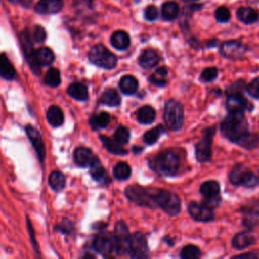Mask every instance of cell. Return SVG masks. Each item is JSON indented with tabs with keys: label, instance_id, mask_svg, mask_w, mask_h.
<instances>
[{
	"label": "cell",
	"instance_id": "cell-1",
	"mask_svg": "<svg viewBox=\"0 0 259 259\" xmlns=\"http://www.w3.org/2000/svg\"><path fill=\"white\" fill-rule=\"evenodd\" d=\"M220 128L226 139L245 149H254L259 144L258 135L250 132L248 120L243 112H229Z\"/></svg>",
	"mask_w": 259,
	"mask_h": 259
},
{
	"label": "cell",
	"instance_id": "cell-2",
	"mask_svg": "<svg viewBox=\"0 0 259 259\" xmlns=\"http://www.w3.org/2000/svg\"><path fill=\"white\" fill-rule=\"evenodd\" d=\"M152 200L155 206L162 208L170 215H176L180 211V198L168 190L152 188Z\"/></svg>",
	"mask_w": 259,
	"mask_h": 259
},
{
	"label": "cell",
	"instance_id": "cell-3",
	"mask_svg": "<svg viewBox=\"0 0 259 259\" xmlns=\"http://www.w3.org/2000/svg\"><path fill=\"white\" fill-rule=\"evenodd\" d=\"M150 166L160 174L174 175L178 171L179 159L173 152L165 151L153 158Z\"/></svg>",
	"mask_w": 259,
	"mask_h": 259
},
{
	"label": "cell",
	"instance_id": "cell-4",
	"mask_svg": "<svg viewBox=\"0 0 259 259\" xmlns=\"http://www.w3.org/2000/svg\"><path fill=\"white\" fill-rule=\"evenodd\" d=\"M89 61L103 69H113L117 64L116 56L101 44L94 45L88 53Z\"/></svg>",
	"mask_w": 259,
	"mask_h": 259
},
{
	"label": "cell",
	"instance_id": "cell-5",
	"mask_svg": "<svg viewBox=\"0 0 259 259\" xmlns=\"http://www.w3.org/2000/svg\"><path fill=\"white\" fill-rule=\"evenodd\" d=\"M230 182L235 186L253 188L259 185V177L243 164L235 165L229 174Z\"/></svg>",
	"mask_w": 259,
	"mask_h": 259
},
{
	"label": "cell",
	"instance_id": "cell-6",
	"mask_svg": "<svg viewBox=\"0 0 259 259\" xmlns=\"http://www.w3.org/2000/svg\"><path fill=\"white\" fill-rule=\"evenodd\" d=\"M164 120L167 127L172 131L181 128L184 120V111L180 102L174 99H170L166 102L164 108Z\"/></svg>",
	"mask_w": 259,
	"mask_h": 259
},
{
	"label": "cell",
	"instance_id": "cell-7",
	"mask_svg": "<svg viewBox=\"0 0 259 259\" xmlns=\"http://www.w3.org/2000/svg\"><path fill=\"white\" fill-rule=\"evenodd\" d=\"M114 238L116 243V253L121 255L130 254L132 236L130 235L127 226L123 221H118L115 224Z\"/></svg>",
	"mask_w": 259,
	"mask_h": 259
},
{
	"label": "cell",
	"instance_id": "cell-8",
	"mask_svg": "<svg viewBox=\"0 0 259 259\" xmlns=\"http://www.w3.org/2000/svg\"><path fill=\"white\" fill-rule=\"evenodd\" d=\"M215 133V127L206 128L202 139L196 144L195 147V155L198 162H208L211 158V145L213 135Z\"/></svg>",
	"mask_w": 259,
	"mask_h": 259
},
{
	"label": "cell",
	"instance_id": "cell-9",
	"mask_svg": "<svg viewBox=\"0 0 259 259\" xmlns=\"http://www.w3.org/2000/svg\"><path fill=\"white\" fill-rule=\"evenodd\" d=\"M125 196L128 198V200L139 205H154L152 200V188H144L140 185H132L125 188Z\"/></svg>",
	"mask_w": 259,
	"mask_h": 259
},
{
	"label": "cell",
	"instance_id": "cell-10",
	"mask_svg": "<svg viewBox=\"0 0 259 259\" xmlns=\"http://www.w3.org/2000/svg\"><path fill=\"white\" fill-rule=\"evenodd\" d=\"M200 193L204 197L203 203L210 208L217 207L221 202L220 184L214 180H208L200 185Z\"/></svg>",
	"mask_w": 259,
	"mask_h": 259
},
{
	"label": "cell",
	"instance_id": "cell-11",
	"mask_svg": "<svg viewBox=\"0 0 259 259\" xmlns=\"http://www.w3.org/2000/svg\"><path fill=\"white\" fill-rule=\"evenodd\" d=\"M93 246L97 252L102 254L103 256H111L114 252H116V243L114 234L104 233L96 236L93 241Z\"/></svg>",
	"mask_w": 259,
	"mask_h": 259
},
{
	"label": "cell",
	"instance_id": "cell-12",
	"mask_svg": "<svg viewBox=\"0 0 259 259\" xmlns=\"http://www.w3.org/2000/svg\"><path fill=\"white\" fill-rule=\"evenodd\" d=\"M247 52V47L238 40H228L221 45L220 53L227 59H242Z\"/></svg>",
	"mask_w": 259,
	"mask_h": 259
},
{
	"label": "cell",
	"instance_id": "cell-13",
	"mask_svg": "<svg viewBox=\"0 0 259 259\" xmlns=\"http://www.w3.org/2000/svg\"><path fill=\"white\" fill-rule=\"evenodd\" d=\"M226 108L229 112H244L251 111L253 104L246 99L242 93H235L228 95L226 100Z\"/></svg>",
	"mask_w": 259,
	"mask_h": 259
},
{
	"label": "cell",
	"instance_id": "cell-14",
	"mask_svg": "<svg viewBox=\"0 0 259 259\" xmlns=\"http://www.w3.org/2000/svg\"><path fill=\"white\" fill-rule=\"evenodd\" d=\"M20 42L23 49V52L25 54L26 60L28 62V64L30 65V68L36 73L38 74L39 72V64L37 63L36 59H35V51H33L32 48V41H31V37L28 33V30L25 29L20 33Z\"/></svg>",
	"mask_w": 259,
	"mask_h": 259
},
{
	"label": "cell",
	"instance_id": "cell-15",
	"mask_svg": "<svg viewBox=\"0 0 259 259\" xmlns=\"http://www.w3.org/2000/svg\"><path fill=\"white\" fill-rule=\"evenodd\" d=\"M148 253L149 249L146 237L140 232L132 235L131 249L128 255L134 258H145L148 256Z\"/></svg>",
	"mask_w": 259,
	"mask_h": 259
},
{
	"label": "cell",
	"instance_id": "cell-16",
	"mask_svg": "<svg viewBox=\"0 0 259 259\" xmlns=\"http://www.w3.org/2000/svg\"><path fill=\"white\" fill-rule=\"evenodd\" d=\"M188 212L194 221L198 222H209L214 218L212 208L208 207L204 203L200 204L195 201H192L188 204Z\"/></svg>",
	"mask_w": 259,
	"mask_h": 259
},
{
	"label": "cell",
	"instance_id": "cell-17",
	"mask_svg": "<svg viewBox=\"0 0 259 259\" xmlns=\"http://www.w3.org/2000/svg\"><path fill=\"white\" fill-rule=\"evenodd\" d=\"M25 132H26V135H27L32 147L34 148V150L37 154L38 160L40 162L44 161V159L46 157V148H45V144H44L40 134L34 126H32L30 124H27L25 126Z\"/></svg>",
	"mask_w": 259,
	"mask_h": 259
},
{
	"label": "cell",
	"instance_id": "cell-18",
	"mask_svg": "<svg viewBox=\"0 0 259 259\" xmlns=\"http://www.w3.org/2000/svg\"><path fill=\"white\" fill-rule=\"evenodd\" d=\"M63 8V0H39L34 10L39 14H55Z\"/></svg>",
	"mask_w": 259,
	"mask_h": 259
},
{
	"label": "cell",
	"instance_id": "cell-19",
	"mask_svg": "<svg viewBox=\"0 0 259 259\" xmlns=\"http://www.w3.org/2000/svg\"><path fill=\"white\" fill-rule=\"evenodd\" d=\"M160 61V56L153 49L144 50L139 57V65L145 69H151L155 67Z\"/></svg>",
	"mask_w": 259,
	"mask_h": 259
},
{
	"label": "cell",
	"instance_id": "cell-20",
	"mask_svg": "<svg viewBox=\"0 0 259 259\" xmlns=\"http://www.w3.org/2000/svg\"><path fill=\"white\" fill-rule=\"evenodd\" d=\"M256 242L255 237L249 232H240L232 239V246L237 250H243Z\"/></svg>",
	"mask_w": 259,
	"mask_h": 259
},
{
	"label": "cell",
	"instance_id": "cell-21",
	"mask_svg": "<svg viewBox=\"0 0 259 259\" xmlns=\"http://www.w3.org/2000/svg\"><path fill=\"white\" fill-rule=\"evenodd\" d=\"M74 161L75 163L80 166V167H88L90 166L92 160H93V155L91 150L85 147H78L74 151Z\"/></svg>",
	"mask_w": 259,
	"mask_h": 259
},
{
	"label": "cell",
	"instance_id": "cell-22",
	"mask_svg": "<svg viewBox=\"0 0 259 259\" xmlns=\"http://www.w3.org/2000/svg\"><path fill=\"white\" fill-rule=\"evenodd\" d=\"M237 17L245 24H252L259 19V12L252 7H240L237 10Z\"/></svg>",
	"mask_w": 259,
	"mask_h": 259
},
{
	"label": "cell",
	"instance_id": "cell-23",
	"mask_svg": "<svg viewBox=\"0 0 259 259\" xmlns=\"http://www.w3.org/2000/svg\"><path fill=\"white\" fill-rule=\"evenodd\" d=\"M68 94L73 97L74 99L84 101L88 98V89L85 84L80 83V82H74L72 83L68 89H67Z\"/></svg>",
	"mask_w": 259,
	"mask_h": 259
},
{
	"label": "cell",
	"instance_id": "cell-24",
	"mask_svg": "<svg viewBox=\"0 0 259 259\" xmlns=\"http://www.w3.org/2000/svg\"><path fill=\"white\" fill-rule=\"evenodd\" d=\"M111 45L116 50H125L131 42L128 34L123 30H116L112 33L110 37Z\"/></svg>",
	"mask_w": 259,
	"mask_h": 259
},
{
	"label": "cell",
	"instance_id": "cell-25",
	"mask_svg": "<svg viewBox=\"0 0 259 259\" xmlns=\"http://www.w3.org/2000/svg\"><path fill=\"white\" fill-rule=\"evenodd\" d=\"M138 121L143 124H150L156 118V111L150 105H144L137 111Z\"/></svg>",
	"mask_w": 259,
	"mask_h": 259
},
{
	"label": "cell",
	"instance_id": "cell-26",
	"mask_svg": "<svg viewBox=\"0 0 259 259\" xmlns=\"http://www.w3.org/2000/svg\"><path fill=\"white\" fill-rule=\"evenodd\" d=\"M139 87L138 80L132 75H125L119 80V89L124 94H134Z\"/></svg>",
	"mask_w": 259,
	"mask_h": 259
},
{
	"label": "cell",
	"instance_id": "cell-27",
	"mask_svg": "<svg viewBox=\"0 0 259 259\" xmlns=\"http://www.w3.org/2000/svg\"><path fill=\"white\" fill-rule=\"evenodd\" d=\"M34 54H35V59L37 63L41 66L51 65L55 60V55L53 51L47 47L38 48L37 50H35Z\"/></svg>",
	"mask_w": 259,
	"mask_h": 259
},
{
	"label": "cell",
	"instance_id": "cell-28",
	"mask_svg": "<svg viewBox=\"0 0 259 259\" xmlns=\"http://www.w3.org/2000/svg\"><path fill=\"white\" fill-rule=\"evenodd\" d=\"M120 101L121 99L118 92L113 88L105 89L100 97V102L108 106H118Z\"/></svg>",
	"mask_w": 259,
	"mask_h": 259
},
{
	"label": "cell",
	"instance_id": "cell-29",
	"mask_svg": "<svg viewBox=\"0 0 259 259\" xmlns=\"http://www.w3.org/2000/svg\"><path fill=\"white\" fill-rule=\"evenodd\" d=\"M47 119L53 126H60L64 122L62 109L57 105H51L47 111Z\"/></svg>",
	"mask_w": 259,
	"mask_h": 259
},
{
	"label": "cell",
	"instance_id": "cell-30",
	"mask_svg": "<svg viewBox=\"0 0 259 259\" xmlns=\"http://www.w3.org/2000/svg\"><path fill=\"white\" fill-rule=\"evenodd\" d=\"M0 73L1 77L6 80H13L15 78V70L4 53L1 54L0 58Z\"/></svg>",
	"mask_w": 259,
	"mask_h": 259
},
{
	"label": "cell",
	"instance_id": "cell-31",
	"mask_svg": "<svg viewBox=\"0 0 259 259\" xmlns=\"http://www.w3.org/2000/svg\"><path fill=\"white\" fill-rule=\"evenodd\" d=\"M90 175L96 181H105L106 171L103 168L100 160L97 157H94L91 164H90Z\"/></svg>",
	"mask_w": 259,
	"mask_h": 259
},
{
	"label": "cell",
	"instance_id": "cell-32",
	"mask_svg": "<svg viewBox=\"0 0 259 259\" xmlns=\"http://www.w3.org/2000/svg\"><path fill=\"white\" fill-rule=\"evenodd\" d=\"M161 14L165 20H173L179 14V6L174 1H167L161 7Z\"/></svg>",
	"mask_w": 259,
	"mask_h": 259
},
{
	"label": "cell",
	"instance_id": "cell-33",
	"mask_svg": "<svg viewBox=\"0 0 259 259\" xmlns=\"http://www.w3.org/2000/svg\"><path fill=\"white\" fill-rule=\"evenodd\" d=\"M100 141L102 142L103 146L112 154L115 155H125L127 153V151L125 149H123L120 144L114 139H110L109 137L106 136H100Z\"/></svg>",
	"mask_w": 259,
	"mask_h": 259
},
{
	"label": "cell",
	"instance_id": "cell-34",
	"mask_svg": "<svg viewBox=\"0 0 259 259\" xmlns=\"http://www.w3.org/2000/svg\"><path fill=\"white\" fill-rule=\"evenodd\" d=\"M109 121H110L109 114L106 111H101L100 113L93 115L89 119V124L93 130H99L107 126Z\"/></svg>",
	"mask_w": 259,
	"mask_h": 259
},
{
	"label": "cell",
	"instance_id": "cell-35",
	"mask_svg": "<svg viewBox=\"0 0 259 259\" xmlns=\"http://www.w3.org/2000/svg\"><path fill=\"white\" fill-rule=\"evenodd\" d=\"M48 182H49L50 186L55 191H60V190H62L65 187L66 179H65V176H64V174L62 172L56 170V171H53L49 175Z\"/></svg>",
	"mask_w": 259,
	"mask_h": 259
},
{
	"label": "cell",
	"instance_id": "cell-36",
	"mask_svg": "<svg viewBox=\"0 0 259 259\" xmlns=\"http://www.w3.org/2000/svg\"><path fill=\"white\" fill-rule=\"evenodd\" d=\"M245 217L243 219V225L248 229H253L259 224V210L256 209H246L243 210Z\"/></svg>",
	"mask_w": 259,
	"mask_h": 259
},
{
	"label": "cell",
	"instance_id": "cell-37",
	"mask_svg": "<svg viewBox=\"0 0 259 259\" xmlns=\"http://www.w3.org/2000/svg\"><path fill=\"white\" fill-rule=\"evenodd\" d=\"M132 174V170L128 164L124 162H118L113 167V175L115 178L119 180H125L127 179Z\"/></svg>",
	"mask_w": 259,
	"mask_h": 259
},
{
	"label": "cell",
	"instance_id": "cell-38",
	"mask_svg": "<svg viewBox=\"0 0 259 259\" xmlns=\"http://www.w3.org/2000/svg\"><path fill=\"white\" fill-rule=\"evenodd\" d=\"M164 133V126L163 125H157L154 128H151L144 135V142L147 145H152L158 141L160 136Z\"/></svg>",
	"mask_w": 259,
	"mask_h": 259
},
{
	"label": "cell",
	"instance_id": "cell-39",
	"mask_svg": "<svg viewBox=\"0 0 259 259\" xmlns=\"http://www.w3.org/2000/svg\"><path fill=\"white\" fill-rule=\"evenodd\" d=\"M45 83L51 87H57L61 83V75L58 69L51 68L45 75Z\"/></svg>",
	"mask_w": 259,
	"mask_h": 259
},
{
	"label": "cell",
	"instance_id": "cell-40",
	"mask_svg": "<svg viewBox=\"0 0 259 259\" xmlns=\"http://www.w3.org/2000/svg\"><path fill=\"white\" fill-rule=\"evenodd\" d=\"M180 257L183 259H197L200 257V250L194 245H187L182 249Z\"/></svg>",
	"mask_w": 259,
	"mask_h": 259
},
{
	"label": "cell",
	"instance_id": "cell-41",
	"mask_svg": "<svg viewBox=\"0 0 259 259\" xmlns=\"http://www.w3.org/2000/svg\"><path fill=\"white\" fill-rule=\"evenodd\" d=\"M114 139L120 144L125 145L130 140V132L125 126H119L114 133Z\"/></svg>",
	"mask_w": 259,
	"mask_h": 259
},
{
	"label": "cell",
	"instance_id": "cell-42",
	"mask_svg": "<svg viewBox=\"0 0 259 259\" xmlns=\"http://www.w3.org/2000/svg\"><path fill=\"white\" fill-rule=\"evenodd\" d=\"M218 69L215 67H208L205 68L200 74V80L202 82H211L218 77Z\"/></svg>",
	"mask_w": 259,
	"mask_h": 259
},
{
	"label": "cell",
	"instance_id": "cell-43",
	"mask_svg": "<svg viewBox=\"0 0 259 259\" xmlns=\"http://www.w3.org/2000/svg\"><path fill=\"white\" fill-rule=\"evenodd\" d=\"M214 17L219 22H228L231 18L230 10L226 6H221L215 10Z\"/></svg>",
	"mask_w": 259,
	"mask_h": 259
},
{
	"label": "cell",
	"instance_id": "cell-44",
	"mask_svg": "<svg viewBox=\"0 0 259 259\" xmlns=\"http://www.w3.org/2000/svg\"><path fill=\"white\" fill-rule=\"evenodd\" d=\"M246 91L250 96L253 98L259 99V77L254 78L247 86H246Z\"/></svg>",
	"mask_w": 259,
	"mask_h": 259
},
{
	"label": "cell",
	"instance_id": "cell-45",
	"mask_svg": "<svg viewBox=\"0 0 259 259\" xmlns=\"http://www.w3.org/2000/svg\"><path fill=\"white\" fill-rule=\"evenodd\" d=\"M246 84L243 80H237L236 82H234L233 84H231L228 88H227V94H235V93H242V91L244 89H246Z\"/></svg>",
	"mask_w": 259,
	"mask_h": 259
},
{
	"label": "cell",
	"instance_id": "cell-46",
	"mask_svg": "<svg viewBox=\"0 0 259 259\" xmlns=\"http://www.w3.org/2000/svg\"><path fill=\"white\" fill-rule=\"evenodd\" d=\"M32 38L35 42H44L47 38V32L40 25H35L32 32Z\"/></svg>",
	"mask_w": 259,
	"mask_h": 259
},
{
	"label": "cell",
	"instance_id": "cell-47",
	"mask_svg": "<svg viewBox=\"0 0 259 259\" xmlns=\"http://www.w3.org/2000/svg\"><path fill=\"white\" fill-rule=\"evenodd\" d=\"M144 16L147 20L149 21H153L155 19H157L158 17V10H157V7L154 6V5H149L146 7L145 9V13H144Z\"/></svg>",
	"mask_w": 259,
	"mask_h": 259
},
{
	"label": "cell",
	"instance_id": "cell-48",
	"mask_svg": "<svg viewBox=\"0 0 259 259\" xmlns=\"http://www.w3.org/2000/svg\"><path fill=\"white\" fill-rule=\"evenodd\" d=\"M150 81H151V83H153V84H155V85H157V86H165L166 85V79L165 78H163V77H160V76H158V75H156V74H154V75H152L151 77H150Z\"/></svg>",
	"mask_w": 259,
	"mask_h": 259
},
{
	"label": "cell",
	"instance_id": "cell-49",
	"mask_svg": "<svg viewBox=\"0 0 259 259\" xmlns=\"http://www.w3.org/2000/svg\"><path fill=\"white\" fill-rule=\"evenodd\" d=\"M155 74L158 75V76H160V77L165 78V77L168 75V69H167L166 67H161V68H159V69L156 70Z\"/></svg>",
	"mask_w": 259,
	"mask_h": 259
},
{
	"label": "cell",
	"instance_id": "cell-50",
	"mask_svg": "<svg viewBox=\"0 0 259 259\" xmlns=\"http://www.w3.org/2000/svg\"><path fill=\"white\" fill-rule=\"evenodd\" d=\"M258 255L255 253H244V254H239L234 256V258H257Z\"/></svg>",
	"mask_w": 259,
	"mask_h": 259
},
{
	"label": "cell",
	"instance_id": "cell-51",
	"mask_svg": "<svg viewBox=\"0 0 259 259\" xmlns=\"http://www.w3.org/2000/svg\"><path fill=\"white\" fill-rule=\"evenodd\" d=\"M27 226H28V231H29V233H30V237H31V240H32V242H33L34 248H35V250H37V247H36V242H35V240H34V237H33V229L31 228V225H30V223H29V220H27Z\"/></svg>",
	"mask_w": 259,
	"mask_h": 259
},
{
	"label": "cell",
	"instance_id": "cell-52",
	"mask_svg": "<svg viewBox=\"0 0 259 259\" xmlns=\"http://www.w3.org/2000/svg\"><path fill=\"white\" fill-rule=\"evenodd\" d=\"M93 0H74V3L76 5H79V6H83V5H86L88 6L89 4L92 3Z\"/></svg>",
	"mask_w": 259,
	"mask_h": 259
},
{
	"label": "cell",
	"instance_id": "cell-53",
	"mask_svg": "<svg viewBox=\"0 0 259 259\" xmlns=\"http://www.w3.org/2000/svg\"><path fill=\"white\" fill-rule=\"evenodd\" d=\"M21 3H23L24 5H28L32 0H19Z\"/></svg>",
	"mask_w": 259,
	"mask_h": 259
},
{
	"label": "cell",
	"instance_id": "cell-54",
	"mask_svg": "<svg viewBox=\"0 0 259 259\" xmlns=\"http://www.w3.org/2000/svg\"><path fill=\"white\" fill-rule=\"evenodd\" d=\"M181 1H183L185 3H189V2H194V1H197V0H181Z\"/></svg>",
	"mask_w": 259,
	"mask_h": 259
}]
</instances>
